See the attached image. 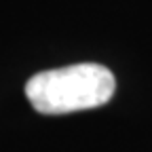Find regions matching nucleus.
<instances>
[{
  "instance_id": "f257e3e1",
  "label": "nucleus",
  "mask_w": 152,
  "mask_h": 152,
  "mask_svg": "<svg viewBox=\"0 0 152 152\" xmlns=\"http://www.w3.org/2000/svg\"><path fill=\"white\" fill-rule=\"evenodd\" d=\"M116 80L102 64H74L34 74L26 97L40 114H70L99 108L112 99Z\"/></svg>"
}]
</instances>
